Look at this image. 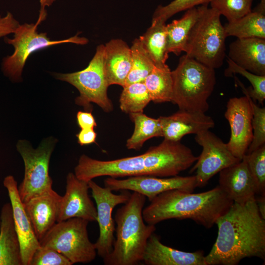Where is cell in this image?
Wrapping results in <instances>:
<instances>
[{
    "label": "cell",
    "instance_id": "obj_1",
    "mask_svg": "<svg viewBox=\"0 0 265 265\" xmlns=\"http://www.w3.org/2000/svg\"><path fill=\"white\" fill-rule=\"evenodd\" d=\"M216 241L205 256L206 265H236L245 258L265 259V219L256 198L243 204L234 202L215 223Z\"/></svg>",
    "mask_w": 265,
    "mask_h": 265
},
{
    "label": "cell",
    "instance_id": "obj_2",
    "mask_svg": "<svg viewBox=\"0 0 265 265\" xmlns=\"http://www.w3.org/2000/svg\"><path fill=\"white\" fill-rule=\"evenodd\" d=\"M144 208L145 222L154 225L170 219H190L206 228L212 227L234 203L217 186L203 192L180 189L162 192Z\"/></svg>",
    "mask_w": 265,
    "mask_h": 265
},
{
    "label": "cell",
    "instance_id": "obj_3",
    "mask_svg": "<svg viewBox=\"0 0 265 265\" xmlns=\"http://www.w3.org/2000/svg\"><path fill=\"white\" fill-rule=\"evenodd\" d=\"M146 197L136 192L115 214V237L111 252L103 259L105 265H136L142 262L154 225L145 224L142 211Z\"/></svg>",
    "mask_w": 265,
    "mask_h": 265
},
{
    "label": "cell",
    "instance_id": "obj_4",
    "mask_svg": "<svg viewBox=\"0 0 265 265\" xmlns=\"http://www.w3.org/2000/svg\"><path fill=\"white\" fill-rule=\"evenodd\" d=\"M171 73V102L181 110L205 113L209 108L208 100L216 83L214 69L185 54Z\"/></svg>",
    "mask_w": 265,
    "mask_h": 265
},
{
    "label": "cell",
    "instance_id": "obj_5",
    "mask_svg": "<svg viewBox=\"0 0 265 265\" xmlns=\"http://www.w3.org/2000/svg\"><path fill=\"white\" fill-rule=\"evenodd\" d=\"M220 14L207 6L189 34L186 55L213 69L220 67L226 54L225 34Z\"/></svg>",
    "mask_w": 265,
    "mask_h": 265
},
{
    "label": "cell",
    "instance_id": "obj_6",
    "mask_svg": "<svg viewBox=\"0 0 265 265\" xmlns=\"http://www.w3.org/2000/svg\"><path fill=\"white\" fill-rule=\"evenodd\" d=\"M89 221L72 218L56 222L39 240L41 246L55 250L73 264H87L96 258L94 243L89 238Z\"/></svg>",
    "mask_w": 265,
    "mask_h": 265
},
{
    "label": "cell",
    "instance_id": "obj_7",
    "mask_svg": "<svg viewBox=\"0 0 265 265\" xmlns=\"http://www.w3.org/2000/svg\"><path fill=\"white\" fill-rule=\"evenodd\" d=\"M104 45L98 46L96 53L86 68L71 73H55V78L69 83L79 91L76 104L85 111L92 112L91 103L99 106L105 112H110L113 106L107 94L109 86L103 67Z\"/></svg>",
    "mask_w": 265,
    "mask_h": 265
},
{
    "label": "cell",
    "instance_id": "obj_8",
    "mask_svg": "<svg viewBox=\"0 0 265 265\" xmlns=\"http://www.w3.org/2000/svg\"><path fill=\"white\" fill-rule=\"evenodd\" d=\"M12 39L5 37V43L14 48V53L4 57L1 70L5 76L14 81L21 80L24 67L29 56L33 52L48 47L66 43L85 45L88 40L78 36V34L61 40H51L46 33H38L35 24L25 23L19 25L14 31Z\"/></svg>",
    "mask_w": 265,
    "mask_h": 265
},
{
    "label": "cell",
    "instance_id": "obj_9",
    "mask_svg": "<svg viewBox=\"0 0 265 265\" xmlns=\"http://www.w3.org/2000/svg\"><path fill=\"white\" fill-rule=\"evenodd\" d=\"M53 145V140L49 139L44 140L37 148L34 149L26 140L18 141L17 149L25 164L24 177L18 186L23 203L52 188L49 163Z\"/></svg>",
    "mask_w": 265,
    "mask_h": 265
},
{
    "label": "cell",
    "instance_id": "obj_10",
    "mask_svg": "<svg viewBox=\"0 0 265 265\" xmlns=\"http://www.w3.org/2000/svg\"><path fill=\"white\" fill-rule=\"evenodd\" d=\"M143 154L146 175L158 177L177 176L191 167L198 158L180 141L165 139Z\"/></svg>",
    "mask_w": 265,
    "mask_h": 265
},
{
    "label": "cell",
    "instance_id": "obj_11",
    "mask_svg": "<svg viewBox=\"0 0 265 265\" xmlns=\"http://www.w3.org/2000/svg\"><path fill=\"white\" fill-rule=\"evenodd\" d=\"M88 184L96 204V221L99 227V236L94 245L97 254L104 259L112 251L115 239L113 210L116 206L126 203L131 193L128 190H123L120 193L115 194L109 188L100 186L93 180Z\"/></svg>",
    "mask_w": 265,
    "mask_h": 265
},
{
    "label": "cell",
    "instance_id": "obj_12",
    "mask_svg": "<svg viewBox=\"0 0 265 265\" xmlns=\"http://www.w3.org/2000/svg\"><path fill=\"white\" fill-rule=\"evenodd\" d=\"M195 135L196 142L203 149L190 171H196L197 186L202 187L214 175L241 160L235 157L228 149L226 143L209 130Z\"/></svg>",
    "mask_w": 265,
    "mask_h": 265
},
{
    "label": "cell",
    "instance_id": "obj_13",
    "mask_svg": "<svg viewBox=\"0 0 265 265\" xmlns=\"http://www.w3.org/2000/svg\"><path fill=\"white\" fill-rule=\"evenodd\" d=\"M104 186L112 191L123 190L136 192L148 198L149 201L165 191L180 189L193 192L197 187L195 175L175 176L169 178L142 175L117 179L108 177L104 180Z\"/></svg>",
    "mask_w": 265,
    "mask_h": 265
},
{
    "label": "cell",
    "instance_id": "obj_14",
    "mask_svg": "<svg viewBox=\"0 0 265 265\" xmlns=\"http://www.w3.org/2000/svg\"><path fill=\"white\" fill-rule=\"evenodd\" d=\"M226 107L224 116L229 122L231 130L230 138L226 145L231 153L241 160L253 138L250 103L245 94L241 97L230 98Z\"/></svg>",
    "mask_w": 265,
    "mask_h": 265
},
{
    "label": "cell",
    "instance_id": "obj_15",
    "mask_svg": "<svg viewBox=\"0 0 265 265\" xmlns=\"http://www.w3.org/2000/svg\"><path fill=\"white\" fill-rule=\"evenodd\" d=\"M88 182L79 179L72 172L66 177L65 193L61 196L57 222L72 218L97 221V209L88 194Z\"/></svg>",
    "mask_w": 265,
    "mask_h": 265
},
{
    "label": "cell",
    "instance_id": "obj_16",
    "mask_svg": "<svg viewBox=\"0 0 265 265\" xmlns=\"http://www.w3.org/2000/svg\"><path fill=\"white\" fill-rule=\"evenodd\" d=\"M3 184L10 199L15 228L21 245L23 265H30L34 252L40 246L39 241L20 198L14 177L6 176Z\"/></svg>",
    "mask_w": 265,
    "mask_h": 265
},
{
    "label": "cell",
    "instance_id": "obj_17",
    "mask_svg": "<svg viewBox=\"0 0 265 265\" xmlns=\"http://www.w3.org/2000/svg\"><path fill=\"white\" fill-rule=\"evenodd\" d=\"M218 186L233 202L243 204L256 198V183L245 160L233 164L219 172Z\"/></svg>",
    "mask_w": 265,
    "mask_h": 265
},
{
    "label": "cell",
    "instance_id": "obj_18",
    "mask_svg": "<svg viewBox=\"0 0 265 265\" xmlns=\"http://www.w3.org/2000/svg\"><path fill=\"white\" fill-rule=\"evenodd\" d=\"M164 139L179 141L186 135L197 134L212 128V118L200 111L181 110L168 116L159 117Z\"/></svg>",
    "mask_w": 265,
    "mask_h": 265
},
{
    "label": "cell",
    "instance_id": "obj_19",
    "mask_svg": "<svg viewBox=\"0 0 265 265\" xmlns=\"http://www.w3.org/2000/svg\"><path fill=\"white\" fill-rule=\"evenodd\" d=\"M61 197L52 188L23 203L39 241L57 222Z\"/></svg>",
    "mask_w": 265,
    "mask_h": 265
},
{
    "label": "cell",
    "instance_id": "obj_20",
    "mask_svg": "<svg viewBox=\"0 0 265 265\" xmlns=\"http://www.w3.org/2000/svg\"><path fill=\"white\" fill-rule=\"evenodd\" d=\"M204 251L187 252L163 244L153 233L149 238L143 262L147 265H206Z\"/></svg>",
    "mask_w": 265,
    "mask_h": 265
},
{
    "label": "cell",
    "instance_id": "obj_21",
    "mask_svg": "<svg viewBox=\"0 0 265 265\" xmlns=\"http://www.w3.org/2000/svg\"><path fill=\"white\" fill-rule=\"evenodd\" d=\"M131 63V47L122 39H113L104 45L103 67L109 86H124Z\"/></svg>",
    "mask_w": 265,
    "mask_h": 265
},
{
    "label": "cell",
    "instance_id": "obj_22",
    "mask_svg": "<svg viewBox=\"0 0 265 265\" xmlns=\"http://www.w3.org/2000/svg\"><path fill=\"white\" fill-rule=\"evenodd\" d=\"M228 57L245 70L265 76V39L238 38L230 44Z\"/></svg>",
    "mask_w": 265,
    "mask_h": 265
},
{
    "label": "cell",
    "instance_id": "obj_23",
    "mask_svg": "<svg viewBox=\"0 0 265 265\" xmlns=\"http://www.w3.org/2000/svg\"><path fill=\"white\" fill-rule=\"evenodd\" d=\"M0 222V265H23L20 242L10 202L2 206Z\"/></svg>",
    "mask_w": 265,
    "mask_h": 265
},
{
    "label": "cell",
    "instance_id": "obj_24",
    "mask_svg": "<svg viewBox=\"0 0 265 265\" xmlns=\"http://www.w3.org/2000/svg\"><path fill=\"white\" fill-rule=\"evenodd\" d=\"M209 3L200 5L186 10L179 19L166 25L167 50L177 55L185 52L192 28Z\"/></svg>",
    "mask_w": 265,
    "mask_h": 265
},
{
    "label": "cell",
    "instance_id": "obj_25",
    "mask_svg": "<svg viewBox=\"0 0 265 265\" xmlns=\"http://www.w3.org/2000/svg\"><path fill=\"white\" fill-rule=\"evenodd\" d=\"M226 37L265 39V0L242 18L224 26Z\"/></svg>",
    "mask_w": 265,
    "mask_h": 265
},
{
    "label": "cell",
    "instance_id": "obj_26",
    "mask_svg": "<svg viewBox=\"0 0 265 265\" xmlns=\"http://www.w3.org/2000/svg\"><path fill=\"white\" fill-rule=\"evenodd\" d=\"M166 26L162 20H152L151 26L138 38L155 64H165L168 58Z\"/></svg>",
    "mask_w": 265,
    "mask_h": 265
},
{
    "label": "cell",
    "instance_id": "obj_27",
    "mask_svg": "<svg viewBox=\"0 0 265 265\" xmlns=\"http://www.w3.org/2000/svg\"><path fill=\"white\" fill-rule=\"evenodd\" d=\"M143 82L151 101L156 103L171 102L173 88L172 73L166 63L155 64Z\"/></svg>",
    "mask_w": 265,
    "mask_h": 265
},
{
    "label": "cell",
    "instance_id": "obj_28",
    "mask_svg": "<svg viewBox=\"0 0 265 265\" xmlns=\"http://www.w3.org/2000/svg\"><path fill=\"white\" fill-rule=\"evenodd\" d=\"M129 115L134 124V130L127 141L128 149L139 150L147 140L154 137H163L159 118L150 117L143 112L131 113Z\"/></svg>",
    "mask_w": 265,
    "mask_h": 265
},
{
    "label": "cell",
    "instance_id": "obj_29",
    "mask_svg": "<svg viewBox=\"0 0 265 265\" xmlns=\"http://www.w3.org/2000/svg\"><path fill=\"white\" fill-rule=\"evenodd\" d=\"M131 50V67L124 86L144 81L155 66L154 61L138 38L133 41Z\"/></svg>",
    "mask_w": 265,
    "mask_h": 265
},
{
    "label": "cell",
    "instance_id": "obj_30",
    "mask_svg": "<svg viewBox=\"0 0 265 265\" xmlns=\"http://www.w3.org/2000/svg\"><path fill=\"white\" fill-rule=\"evenodd\" d=\"M119 103L121 110L126 113L143 112L151 99L144 82H138L123 87Z\"/></svg>",
    "mask_w": 265,
    "mask_h": 265
},
{
    "label": "cell",
    "instance_id": "obj_31",
    "mask_svg": "<svg viewBox=\"0 0 265 265\" xmlns=\"http://www.w3.org/2000/svg\"><path fill=\"white\" fill-rule=\"evenodd\" d=\"M228 67L225 70L226 77H232L235 74H239L246 78L250 82L252 87L246 90L253 101H257L259 103L263 104L265 99V76L254 74L237 65L228 57Z\"/></svg>",
    "mask_w": 265,
    "mask_h": 265
},
{
    "label": "cell",
    "instance_id": "obj_32",
    "mask_svg": "<svg viewBox=\"0 0 265 265\" xmlns=\"http://www.w3.org/2000/svg\"><path fill=\"white\" fill-rule=\"evenodd\" d=\"M235 79L241 87L243 93L247 95L252 108L253 138L246 152L249 153L265 144V107H260L257 105L248 94L243 84L237 78Z\"/></svg>",
    "mask_w": 265,
    "mask_h": 265
},
{
    "label": "cell",
    "instance_id": "obj_33",
    "mask_svg": "<svg viewBox=\"0 0 265 265\" xmlns=\"http://www.w3.org/2000/svg\"><path fill=\"white\" fill-rule=\"evenodd\" d=\"M242 159L256 183L258 194L265 195V144L246 153Z\"/></svg>",
    "mask_w": 265,
    "mask_h": 265
},
{
    "label": "cell",
    "instance_id": "obj_34",
    "mask_svg": "<svg viewBox=\"0 0 265 265\" xmlns=\"http://www.w3.org/2000/svg\"><path fill=\"white\" fill-rule=\"evenodd\" d=\"M210 3L211 8L224 16L228 22L236 21L252 11V0H212Z\"/></svg>",
    "mask_w": 265,
    "mask_h": 265
},
{
    "label": "cell",
    "instance_id": "obj_35",
    "mask_svg": "<svg viewBox=\"0 0 265 265\" xmlns=\"http://www.w3.org/2000/svg\"><path fill=\"white\" fill-rule=\"evenodd\" d=\"M212 0H174L167 5H159L156 9L152 20H160L166 22L171 17L180 12L196 6L209 3Z\"/></svg>",
    "mask_w": 265,
    "mask_h": 265
},
{
    "label": "cell",
    "instance_id": "obj_36",
    "mask_svg": "<svg viewBox=\"0 0 265 265\" xmlns=\"http://www.w3.org/2000/svg\"><path fill=\"white\" fill-rule=\"evenodd\" d=\"M66 257L55 250L40 246L34 252L30 265H72Z\"/></svg>",
    "mask_w": 265,
    "mask_h": 265
},
{
    "label": "cell",
    "instance_id": "obj_37",
    "mask_svg": "<svg viewBox=\"0 0 265 265\" xmlns=\"http://www.w3.org/2000/svg\"><path fill=\"white\" fill-rule=\"evenodd\" d=\"M20 25L10 12L2 17L0 15V38L13 33Z\"/></svg>",
    "mask_w": 265,
    "mask_h": 265
},
{
    "label": "cell",
    "instance_id": "obj_38",
    "mask_svg": "<svg viewBox=\"0 0 265 265\" xmlns=\"http://www.w3.org/2000/svg\"><path fill=\"white\" fill-rule=\"evenodd\" d=\"M77 119L78 125L81 129H94L97 126L95 118L91 112L78 111Z\"/></svg>",
    "mask_w": 265,
    "mask_h": 265
},
{
    "label": "cell",
    "instance_id": "obj_39",
    "mask_svg": "<svg viewBox=\"0 0 265 265\" xmlns=\"http://www.w3.org/2000/svg\"><path fill=\"white\" fill-rule=\"evenodd\" d=\"M78 143L81 146L94 143L97 137V133L94 129H81L76 135Z\"/></svg>",
    "mask_w": 265,
    "mask_h": 265
},
{
    "label": "cell",
    "instance_id": "obj_40",
    "mask_svg": "<svg viewBox=\"0 0 265 265\" xmlns=\"http://www.w3.org/2000/svg\"><path fill=\"white\" fill-rule=\"evenodd\" d=\"M55 0H39L40 3V9L39 11V18L35 24L36 26L38 27V25L46 19L47 14L46 10V7L51 6Z\"/></svg>",
    "mask_w": 265,
    "mask_h": 265
},
{
    "label": "cell",
    "instance_id": "obj_41",
    "mask_svg": "<svg viewBox=\"0 0 265 265\" xmlns=\"http://www.w3.org/2000/svg\"><path fill=\"white\" fill-rule=\"evenodd\" d=\"M256 202L261 217L265 219V195H262L258 198H256Z\"/></svg>",
    "mask_w": 265,
    "mask_h": 265
},
{
    "label": "cell",
    "instance_id": "obj_42",
    "mask_svg": "<svg viewBox=\"0 0 265 265\" xmlns=\"http://www.w3.org/2000/svg\"></svg>",
    "mask_w": 265,
    "mask_h": 265
}]
</instances>
